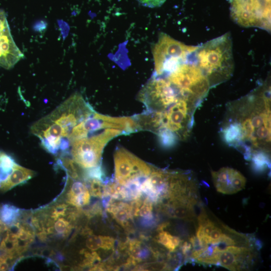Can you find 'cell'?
<instances>
[{"label":"cell","instance_id":"8","mask_svg":"<svg viewBox=\"0 0 271 271\" xmlns=\"http://www.w3.org/2000/svg\"><path fill=\"white\" fill-rule=\"evenodd\" d=\"M200 104L187 97H180L163 111V124L161 130L171 132L178 140H186L193 127L195 111Z\"/></svg>","mask_w":271,"mask_h":271},{"label":"cell","instance_id":"30","mask_svg":"<svg viewBox=\"0 0 271 271\" xmlns=\"http://www.w3.org/2000/svg\"><path fill=\"white\" fill-rule=\"evenodd\" d=\"M142 5L149 8H157L161 6L166 0H137Z\"/></svg>","mask_w":271,"mask_h":271},{"label":"cell","instance_id":"14","mask_svg":"<svg viewBox=\"0 0 271 271\" xmlns=\"http://www.w3.org/2000/svg\"><path fill=\"white\" fill-rule=\"evenodd\" d=\"M90 200V193L86 186L79 181L73 182L66 194V202L78 209L88 205Z\"/></svg>","mask_w":271,"mask_h":271},{"label":"cell","instance_id":"6","mask_svg":"<svg viewBox=\"0 0 271 271\" xmlns=\"http://www.w3.org/2000/svg\"><path fill=\"white\" fill-rule=\"evenodd\" d=\"M124 134L119 129L106 128L95 134L74 141L70 146L72 159L82 168L99 166L103 149L112 139Z\"/></svg>","mask_w":271,"mask_h":271},{"label":"cell","instance_id":"25","mask_svg":"<svg viewBox=\"0 0 271 271\" xmlns=\"http://www.w3.org/2000/svg\"><path fill=\"white\" fill-rule=\"evenodd\" d=\"M68 205L65 204H59L51 208L49 212V216L54 221L61 217H64L68 214Z\"/></svg>","mask_w":271,"mask_h":271},{"label":"cell","instance_id":"27","mask_svg":"<svg viewBox=\"0 0 271 271\" xmlns=\"http://www.w3.org/2000/svg\"><path fill=\"white\" fill-rule=\"evenodd\" d=\"M86 244L87 247L91 250H95L101 248L100 235H91L86 239Z\"/></svg>","mask_w":271,"mask_h":271},{"label":"cell","instance_id":"18","mask_svg":"<svg viewBox=\"0 0 271 271\" xmlns=\"http://www.w3.org/2000/svg\"><path fill=\"white\" fill-rule=\"evenodd\" d=\"M144 179L132 180L123 185L124 200L132 201L141 197V183Z\"/></svg>","mask_w":271,"mask_h":271},{"label":"cell","instance_id":"4","mask_svg":"<svg viewBox=\"0 0 271 271\" xmlns=\"http://www.w3.org/2000/svg\"><path fill=\"white\" fill-rule=\"evenodd\" d=\"M198 46L186 45L161 33L153 47L155 76L165 77L179 65L189 61Z\"/></svg>","mask_w":271,"mask_h":271},{"label":"cell","instance_id":"20","mask_svg":"<svg viewBox=\"0 0 271 271\" xmlns=\"http://www.w3.org/2000/svg\"><path fill=\"white\" fill-rule=\"evenodd\" d=\"M105 197L109 196L116 200H124L123 185L116 181L105 184Z\"/></svg>","mask_w":271,"mask_h":271},{"label":"cell","instance_id":"13","mask_svg":"<svg viewBox=\"0 0 271 271\" xmlns=\"http://www.w3.org/2000/svg\"><path fill=\"white\" fill-rule=\"evenodd\" d=\"M211 175L217 191L222 194H235L245 187L246 178L234 169L221 168L217 171H211Z\"/></svg>","mask_w":271,"mask_h":271},{"label":"cell","instance_id":"11","mask_svg":"<svg viewBox=\"0 0 271 271\" xmlns=\"http://www.w3.org/2000/svg\"><path fill=\"white\" fill-rule=\"evenodd\" d=\"M115 181L121 185L149 176L153 167L126 150L118 148L114 155Z\"/></svg>","mask_w":271,"mask_h":271},{"label":"cell","instance_id":"17","mask_svg":"<svg viewBox=\"0 0 271 271\" xmlns=\"http://www.w3.org/2000/svg\"><path fill=\"white\" fill-rule=\"evenodd\" d=\"M20 209L10 204L3 205L0 208V220L6 225L10 226L18 221Z\"/></svg>","mask_w":271,"mask_h":271},{"label":"cell","instance_id":"3","mask_svg":"<svg viewBox=\"0 0 271 271\" xmlns=\"http://www.w3.org/2000/svg\"><path fill=\"white\" fill-rule=\"evenodd\" d=\"M191 60L206 77L210 88L227 81L234 69L231 35L226 33L198 46Z\"/></svg>","mask_w":271,"mask_h":271},{"label":"cell","instance_id":"12","mask_svg":"<svg viewBox=\"0 0 271 271\" xmlns=\"http://www.w3.org/2000/svg\"><path fill=\"white\" fill-rule=\"evenodd\" d=\"M23 57L11 35L6 13L0 10V66L11 69Z\"/></svg>","mask_w":271,"mask_h":271},{"label":"cell","instance_id":"10","mask_svg":"<svg viewBox=\"0 0 271 271\" xmlns=\"http://www.w3.org/2000/svg\"><path fill=\"white\" fill-rule=\"evenodd\" d=\"M254 253L251 242L228 245L214 252L208 265H220L232 271L247 269L253 262Z\"/></svg>","mask_w":271,"mask_h":271},{"label":"cell","instance_id":"28","mask_svg":"<svg viewBox=\"0 0 271 271\" xmlns=\"http://www.w3.org/2000/svg\"><path fill=\"white\" fill-rule=\"evenodd\" d=\"M102 213V207L99 202L95 203L89 209L84 211L88 217H92L97 215H101Z\"/></svg>","mask_w":271,"mask_h":271},{"label":"cell","instance_id":"23","mask_svg":"<svg viewBox=\"0 0 271 271\" xmlns=\"http://www.w3.org/2000/svg\"><path fill=\"white\" fill-rule=\"evenodd\" d=\"M153 202L148 197L146 198L139 208L138 216L144 217L146 220H150L153 217Z\"/></svg>","mask_w":271,"mask_h":271},{"label":"cell","instance_id":"15","mask_svg":"<svg viewBox=\"0 0 271 271\" xmlns=\"http://www.w3.org/2000/svg\"><path fill=\"white\" fill-rule=\"evenodd\" d=\"M17 163L5 152L0 151V191L11 189V179Z\"/></svg>","mask_w":271,"mask_h":271},{"label":"cell","instance_id":"26","mask_svg":"<svg viewBox=\"0 0 271 271\" xmlns=\"http://www.w3.org/2000/svg\"><path fill=\"white\" fill-rule=\"evenodd\" d=\"M81 253L83 254L85 257V258L80 265L82 266H91L95 261L100 260L99 256L95 251L90 252L87 250L83 249L81 250Z\"/></svg>","mask_w":271,"mask_h":271},{"label":"cell","instance_id":"7","mask_svg":"<svg viewBox=\"0 0 271 271\" xmlns=\"http://www.w3.org/2000/svg\"><path fill=\"white\" fill-rule=\"evenodd\" d=\"M232 20L244 27L270 31L271 0H229Z\"/></svg>","mask_w":271,"mask_h":271},{"label":"cell","instance_id":"16","mask_svg":"<svg viewBox=\"0 0 271 271\" xmlns=\"http://www.w3.org/2000/svg\"><path fill=\"white\" fill-rule=\"evenodd\" d=\"M59 162L70 178L75 180L84 179V170H83V168L80 167L73 159L63 156L59 159Z\"/></svg>","mask_w":271,"mask_h":271},{"label":"cell","instance_id":"31","mask_svg":"<svg viewBox=\"0 0 271 271\" xmlns=\"http://www.w3.org/2000/svg\"><path fill=\"white\" fill-rule=\"evenodd\" d=\"M192 246L191 243H189L188 242H185L182 245L181 247V250L182 251V253L184 254H186L192 248Z\"/></svg>","mask_w":271,"mask_h":271},{"label":"cell","instance_id":"1","mask_svg":"<svg viewBox=\"0 0 271 271\" xmlns=\"http://www.w3.org/2000/svg\"><path fill=\"white\" fill-rule=\"evenodd\" d=\"M270 87L259 86L228 103L221 127L224 142L250 159L270 152Z\"/></svg>","mask_w":271,"mask_h":271},{"label":"cell","instance_id":"22","mask_svg":"<svg viewBox=\"0 0 271 271\" xmlns=\"http://www.w3.org/2000/svg\"><path fill=\"white\" fill-rule=\"evenodd\" d=\"M85 181H87L89 184V191L92 196L100 198L105 197V185L102 181L96 179H90Z\"/></svg>","mask_w":271,"mask_h":271},{"label":"cell","instance_id":"9","mask_svg":"<svg viewBox=\"0 0 271 271\" xmlns=\"http://www.w3.org/2000/svg\"><path fill=\"white\" fill-rule=\"evenodd\" d=\"M182 96L166 78L154 76L141 89L138 98L148 111L163 112Z\"/></svg>","mask_w":271,"mask_h":271},{"label":"cell","instance_id":"29","mask_svg":"<svg viewBox=\"0 0 271 271\" xmlns=\"http://www.w3.org/2000/svg\"><path fill=\"white\" fill-rule=\"evenodd\" d=\"M100 237L101 240V248L109 250L113 247L115 243V240L113 238L102 235H100Z\"/></svg>","mask_w":271,"mask_h":271},{"label":"cell","instance_id":"24","mask_svg":"<svg viewBox=\"0 0 271 271\" xmlns=\"http://www.w3.org/2000/svg\"><path fill=\"white\" fill-rule=\"evenodd\" d=\"M84 169V180L90 179H96L103 181L105 176L103 171L100 165Z\"/></svg>","mask_w":271,"mask_h":271},{"label":"cell","instance_id":"19","mask_svg":"<svg viewBox=\"0 0 271 271\" xmlns=\"http://www.w3.org/2000/svg\"><path fill=\"white\" fill-rule=\"evenodd\" d=\"M156 238L158 243L164 246L171 252L175 251L181 242L178 237L173 236L164 230L159 231Z\"/></svg>","mask_w":271,"mask_h":271},{"label":"cell","instance_id":"21","mask_svg":"<svg viewBox=\"0 0 271 271\" xmlns=\"http://www.w3.org/2000/svg\"><path fill=\"white\" fill-rule=\"evenodd\" d=\"M53 224V233L62 237H67L70 233L72 226L70 221L61 217L56 220Z\"/></svg>","mask_w":271,"mask_h":271},{"label":"cell","instance_id":"2","mask_svg":"<svg viewBox=\"0 0 271 271\" xmlns=\"http://www.w3.org/2000/svg\"><path fill=\"white\" fill-rule=\"evenodd\" d=\"M94 112L83 96L75 93L50 113L36 121L30 131L40 139L47 152L64 156L70 149L68 138L72 129Z\"/></svg>","mask_w":271,"mask_h":271},{"label":"cell","instance_id":"5","mask_svg":"<svg viewBox=\"0 0 271 271\" xmlns=\"http://www.w3.org/2000/svg\"><path fill=\"white\" fill-rule=\"evenodd\" d=\"M184 96L201 103L208 94L209 82L191 59L177 66L165 77Z\"/></svg>","mask_w":271,"mask_h":271}]
</instances>
